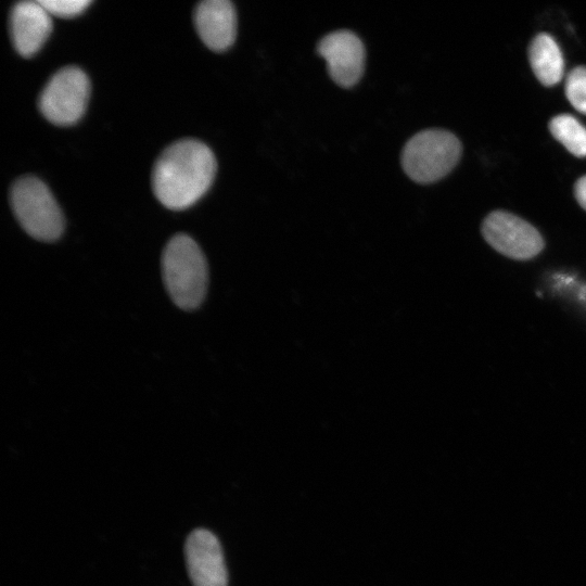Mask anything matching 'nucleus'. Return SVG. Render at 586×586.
Returning <instances> with one entry per match:
<instances>
[{
    "mask_svg": "<svg viewBox=\"0 0 586 586\" xmlns=\"http://www.w3.org/2000/svg\"><path fill=\"white\" fill-rule=\"evenodd\" d=\"M194 24L203 42L214 51H225L234 41L237 14L229 0H204L194 10Z\"/></svg>",
    "mask_w": 586,
    "mask_h": 586,
    "instance_id": "nucleus-10",
    "label": "nucleus"
},
{
    "mask_svg": "<svg viewBox=\"0 0 586 586\" xmlns=\"http://www.w3.org/2000/svg\"><path fill=\"white\" fill-rule=\"evenodd\" d=\"M565 95L571 105L586 114V67L573 68L565 80Z\"/></svg>",
    "mask_w": 586,
    "mask_h": 586,
    "instance_id": "nucleus-13",
    "label": "nucleus"
},
{
    "mask_svg": "<svg viewBox=\"0 0 586 586\" xmlns=\"http://www.w3.org/2000/svg\"><path fill=\"white\" fill-rule=\"evenodd\" d=\"M574 194L578 204L586 211V175L576 181Z\"/></svg>",
    "mask_w": 586,
    "mask_h": 586,
    "instance_id": "nucleus-15",
    "label": "nucleus"
},
{
    "mask_svg": "<svg viewBox=\"0 0 586 586\" xmlns=\"http://www.w3.org/2000/svg\"><path fill=\"white\" fill-rule=\"evenodd\" d=\"M461 143L444 129H426L412 136L402 152V166L416 182L430 183L446 176L458 163Z\"/></svg>",
    "mask_w": 586,
    "mask_h": 586,
    "instance_id": "nucleus-4",
    "label": "nucleus"
},
{
    "mask_svg": "<svg viewBox=\"0 0 586 586\" xmlns=\"http://www.w3.org/2000/svg\"><path fill=\"white\" fill-rule=\"evenodd\" d=\"M551 135L577 157L586 156V128L572 115L555 116L549 123Z\"/></svg>",
    "mask_w": 586,
    "mask_h": 586,
    "instance_id": "nucleus-12",
    "label": "nucleus"
},
{
    "mask_svg": "<svg viewBox=\"0 0 586 586\" xmlns=\"http://www.w3.org/2000/svg\"><path fill=\"white\" fill-rule=\"evenodd\" d=\"M52 30L51 14L39 1L15 3L10 14V33L16 51L25 56L34 55Z\"/></svg>",
    "mask_w": 586,
    "mask_h": 586,
    "instance_id": "nucleus-9",
    "label": "nucleus"
},
{
    "mask_svg": "<svg viewBox=\"0 0 586 586\" xmlns=\"http://www.w3.org/2000/svg\"><path fill=\"white\" fill-rule=\"evenodd\" d=\"M528 60L536 78L545 86L558 84L563 76L561 50L548 34H538L528 47Z\"/></svg>",
    "mask_w": 586,
    "mask_h": 586,
    "instance_id": "nucleus-11",
    "label": "nucleus"
},
{
    "mask_svg": "<svg viewBox=\"0 0 586 586\" xmlns=\"http://www.w3.org/2000/svg\"><path fill=\"white\" fill-rule=\"evenodd\" d=\"M51 15L73 17L86 10L91 0H40Z\"/></svg>",
    "mask_w": 586,
    "mask_h": 586,
    "instance_id": "nucleus-14",
    "label": "nucleus"
},
{
    "mask_svg": "<svg viewBox=\"0 0 586 586\" xmlns=\"http://www.w3.org/2000/svg\"><path fill=\"white\" fill-rule=\"evenodd\" d=\"M317 52L326 60L329 75L341 87L356 85L365 67V48L359 37L342 29L326 35L317 44Z\"/></svg>",
    "mask_w": 586,
    "mask_h": 586,
    "instance_id": "nucleus-7",
    "label": "nucleus"
},
{
    "mask_svg": "<svg viewBox=\"0 0 586 586\" xmlns=\"http://www.w3.org/2000/svg\"><path fill=\"white\" fill-rule=\"evenodd\" d=\"M184 557L193 586H227L222 548L211 531L193 530L186 539Z\"/></svg>",
    "mask_w": 586,
    "mask_h": 586,
    "instance_id": "nucleus-8",
    "label": "nucleus"
},
{
    "mask_svg": "<svg viewBox=\"0 0 586 586\" xmlns=\"http://www.w3.org/2000/svg\"><path fill=\"white\" fill-rule=\"evenodd\" d=\"M481 232L495 251L515 260L534 258L545 247L542 234L533 225L505 211L488 214Z\"/></svg>",
    "mask_w": 586,
    "mask_h": 586,
    "instance_id": "nucleus-6",
    "label": "nucleus"
},
{
    "mask_svg": "<svg viewBox=\"0 0 586 586\" xmlns=\"http://www.w3.org/2000/svg\"><path fill=\"white\" fill-rule=\"evenodd\" d=\"M10 203L17 221L33 238L53 241L62 234V211L49 188L37 177L18 178L11 187Z\"/></svg>",
    "mask_w": 586,
    "mask_h": 586,
    "instance_id": "nucleus-3",
    "label": "nucleus"
},
{
    "mask_svg": "<svg viewBox=\"0 0 586 586\" xmlns=\"http://www.w3.org/2000/svg\"><path fill=\"white\" fill-rule=\"evenodd\" d=\"M162 270L166 290L182 309H193L204 300L208 271L204 254L187 234L173 237L164 249Z\"/></svg>",
    "mask_w": 586,
    "mask_h": 586,
    "instance_id": "nucleus-2",
    "label": "nucleus"
},
{
    "mask_svg": "<svg viewBox=\"0 0 586 586\" xmlns=\"http://www.w3.org/2000/svg\"><path fill=\"white\" fill-rule=\"evenodd\" d=\"M89 93L87 74L77 66H65L55 72L44 85L38 106L52 124L72 125L84 115Z\"/></svg>",
    "mask_w": 586,
    "mask_h": 586,
    "instance_id": "nucleus-5",
    "label": "nucleus"
},
{
    "mask_svg": "<svg viewBox=\"0 0 586 586\" xmlns=\"http://www.w3.org/2000/svg\"><path fill=\"white\" fill-rule=\"evenodd\" d=\"M213 151L195 139L168 145L156 160L152 187L157 200L170 209H183L200 200L215 178Z\"/></svg>",
    "mask_w": 586,
    "mask_h": 586,
    "instance_id": "nucleus-1",
    "label": "nucleus"
}]
</instances>
